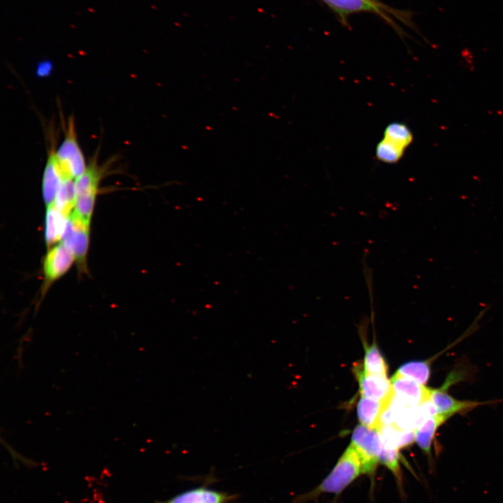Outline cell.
Returning <instances> with one entry per match:
<instances>
[{
  "instance_id": "cell-1",
  "label": "cell",
  "mask_w": 503,
  "mask_h": 503,
  "mask_svg": "<svg viewBox=\"0 0 503 503\" xmlns=\"http://www.w3.org/2000/svg\"><path fill=\"white\" fill-rule=\"evenodd\" d=\"M362 474L360 460L350 444L326 477L312 490L296 497L293 503H305L322 494L340 495Z\"/></svg>"
},
{
  "instance_id": "cell-2",
  "label": "cell",
  "mask_w": 503,
  "mask_h": 503,
  "mask_svg": "<svg viewBox=\"0 0 503 503\" xmlns=\"http://www.w3.org/2000/svg\"><path fill=\"white\" fill-rule=\"evenodd\" d=\"M339 17L340 22L347 25V18L351 14L357 13H372L377 14L386 22L394 25V22L389 15H392L412 29H416L411 20L413 13L409 11H402L394 9L382 3L381 1L371 0H321Z\"/></svg>"
},
{
  "instance_id": "cell-3",
  "label": "cell",
  "mask_w": 503,
  "mask_h": 503,
  "mask_svg": "<svg viewBox=\"0 0 503 503\" xmlns=\"http://www.w3.org/2000/svg\"><path fill=\"white\" fill-rule=\"evenodd\" d=\"M54 154L57 163L66 178L75 180L86 169L87 164L80 146L74 119H68L64 139Z\"/></svg>"
},
{
  "instance_id": "cell-4",
  "label": "cell",
  "mask_w": 503,
  "mask_h": 503,
  "mask_svg": "<svg viewBox=\"0 0 503 503\" xmlns=\"http://www.w3.org/2000/svg\"><path fill=\"white\" fill-rule=\"evenodd\" d=\"M351 444L359 457L363 474L373 478L382 447L378 430L358 425L353 431Z\"/></svg>"
},
{
  "instance_id": "cell-5",
  "label": "cell",
  "mask_w": 503,
  "mask_h": 503,
  "mask_svg": "<svg viewBox=\"0 0 503 503\" xmlns=\"http://www.w3.org/2000/svg\"><path fill=\"white\" fill-rule=\"evenodd\" d=\"M457 375L450 374L439 388H430V399L435 406L437 414L448 418L462 411L487 404L486 402L460 400L449 395L447 388L457 380Z\"/></svg>"
},
{
  "instance_id": "cell-6",
  "label": "cell",
  "mask_w": 503,
  "mask_h": 503,
  "mask_svg": "<svg viewBox=\"0 0 503 503\" xmlns=\"http://www.w3.org/2000/svg\"><path fill=\"white\" fill-rule=\"evenodd\" d=\"M89 226L85 225L73 216L68 217L61 238L63 243L73 254L75 260L82 268L86 258L89 242Z\"/></svg>"
},
{
  "instance_id": "cell-7",
  "label": "cell",
  "mask_w": 503,
  "mask_h": 503,
  "mask_svg": "<svg viewBox=\"0 0 503 503\" xmlns=\"http://www.w3.org/2000/svg\"><path fill=\"white\" fill-rule=\"evenodd\" d=\"M361 397L380 401L389 400L393 395L391 381L386 376L367 373L358 364L353 367Z\"/></svg>"
},
{
  "instance_id": "cell-8",
  "label": "cell",
  "mask_w": 503,
  "mask_h": 503,
  "mask_svg": "<svg viewBox=\"0 0 503 503\" xmlns=\"http://www.w3.org/2000/svg\"><path fill=\"white\" fill-rule=\"evenodd\" d=\"M75 260L73 253L63 244L51 247L43 262L46 284H50L64 275Z\"/></svg>"
},
{
  "instance_id": "cell-9",
  "label": "cell",
  "mask_w": 503,
  "mask_h": 503,
  "mask_svg": "<svg viewBox=\"0 0 503 503\" xmlns=\"http://www.w3.org/2000/svg\"><path fill=\"white\" fill-rule=\"evenodd\" d=\"M235 495L207 486H200L181 492L170 499L156 503H231Z\"/></svg>"
},
{
  "instance_id": "cell-10",
  "label": "cell",
  "mask_w": 503,
  "mask_h": 503,
  "mask_svg": "<svg viewBox=\"0 0 503 503\" xmlns=\"http://www.w3.org/2000/svg\"><path fill=\"white\" fill-rule=\"evenodd\" d=\"M391 381L393 394L409 404L419 406L430 399V388L425 385L397 373L394 374Z\"/></svg>"
},
{
  "instance_id": "cell-11",
  "label": "cell",
  "mask_w": 503,
  "mask_h": 503,
  "mask_svg": "<svg viewBox=\"0 0 503 503\" xmlns=\"http://www.w3.org/2000/svg\"><path fill=\"white\" fill-rule=\"evenodd\" d=\"M66 178L56 160L54 148L48 152L42 180V193L47 207L53 205L58 188Z\"/></svg>"
},
{
  "instance_id": "cell-12",
  "label": "cell",
  "mask_w": 503,
  "mask_h": 503,
  "mask_svg": "<svg viewBox=\"0 0 503 503\" xmlns=\"http://www.w3.org/2000/svg\"><path fill=\"white\" fill-rule=\"evenodd\" d=\"M382 447L397 450L407 447L415 442V430H402L395 425H384L378 429Z\"/></svg>"
},
{
  "instance_id": "cell-13",
  "label": "cell",
  "mask_w": 503,
  "mask_h": 503,
  "mask_svg": "<svg viewBox=\"0 0 503 503\" xmlns=\"http://www.w3.org/2000/svg\"><path fill=\"white\" fill-rule=\"evenodd\" d=\"M448 419L439 414L428 417L415 430V442L428 457L431 456L432 444L437 429Z\"/></svg>"
},
{
  "instance_id": "cell-14",
  "label": "cell",
  "mask_w": 503,
  "mask_h": 503,
  "mask_svg": "<svg viewBox=\"0 0 503 503\" xmlns=\"http://www.w3.org/2000/svg\"><path fill=\"white\" fill-rule=\"evenodd\" d=\"M389 400L380 401L361 397L357 405L358 418L361 425L370 429H378L381 414Z\"/></svg>"
},
{
  "instance_id": "cell-15",
  "label": "cell",
  "mask_w": 503,
  "mask_h": 503,
  "mask_svg": "<svg viewBox=\"0 0 503 503\" xmlns=\"http://www.w3.org/2000/svg\"><path fill=\"white\" fill-rule=\"evenodd\" d=\"M67 219L68 217L62 214L54 205L47 207L45 239L48 247L61 240Z\"/></svg>"
},
{
  "instance_id": "cell-16",
  "label": "cell",
  "mask_w": 503,
  "mask_h": 503,
  "mask_svg": "<svg viewBox=\"0 0 503 503\" xmlns=\"http://www.w3.org/2000/svg\"><path fill=\"white\" fill-rule=\"evenodd\" d=\"M102 175V168L98 165L95 157L85 171L75 180L76 194L97 193Z\"/></svg>"
},
{
  "instance_id": "cell-17",
  "label": "cell",
  "mask_w": 503,
  "mask_h": 503,
  "mask_svg": "<svg viewBox=\"0 0 503 503\" xmlns=\"http://www.w3.org/2000/svg\"><path fill=\"white\" fill-rule=\"evenodd\" d=\"M75 200V180H63L58 188L52 205L65 216L68 217L74 209Z\"/></svg>"
},
{
  "instance_id": "cell-18",
  "label": "cell",
  "mask_w": 503,
  "mask_h": 503,
  "mask_svg": "<svg viewBox=\"0 0 503 503\" xmlns=\"http://www.w3.org/2000/svg\"><path fill=\"white\" fill-rule=\"evenodd\" d=\"M395 373L425 385L430 376V360L409 361L402 365Z\"/></svg>"
},
{
  "instance_id": "cell-19",
  "label": "cell",
  "mask_w": 503,
  "mask_h": 503,
  "mask_svg": "<svg viewBox=\"0 0 503 503\" xmlns=\"http://www.w3.org/2000/svg\"><path fill=\"white\" fill-rule=\"evenodd\" d=\"M363 369L369 374L386 376V363L374 342L365 347Z\"/></svg>"
},
{
  "instance_id": "cell-20",
  "label": "cell",
  "mask_w": 503,
  "mask_h": 503,
  "mask_svg": "<svg viewBox=\"0 0 503 503\" xmlns=\"http://www.w3.org/2000/svg\"><path fill=\"white\" fill-rule=\"evenodd\" d=\"M96 195L97 193L76 194L75 207L71 214L89 226Z\"/></svg>"
},
{
  "instance_id": "cell-21",
  "label": "cell",
  "mask_w": 503,
  "mask_h": 503,
  "mask_svg": "<svg viewBox=\"0 0 503 503\" xmlns=\"http://www.w3.org/2000/svg\"><path fill=\"white\" fill-rule=\"evenodd\" d=\"M383 138L406 149L411 143L413 136L405 124L392 122L386 127Z\"/></svg>"
},
{
  "instance_id": "cell-22",
  "label": "cell",
  "mask_w": 503,
  "mask_h": 503,
  "mask_svg": "<svg viewBox=\"0 0 503 503\" xmlns=\"http://www.w3.org/2000/svg\"><path fill=\"white\" fill-rule=\"evenodd\" d=\"M405 149L384 139L379 142L375 149V156L381 162L397 163L402 157Z\"/></svg>"
},
{
  "instance_id": "cell-23",
  "label": "cell",
  "mask_w": 503,
  "mask_h": 503,
  "mask_svg": "<svg viewBox=\"0 0 503 503\" xmlns=\"http://www.w3.org/2000/svg\"><path fill=\"white\" fill-rule=\"evenodd\" d=\"M400 455L399 451L390 450L381 447L379 454V463L388 468L398 481H401V474L400 467Z\"/></svg>"
}]
</instances>
